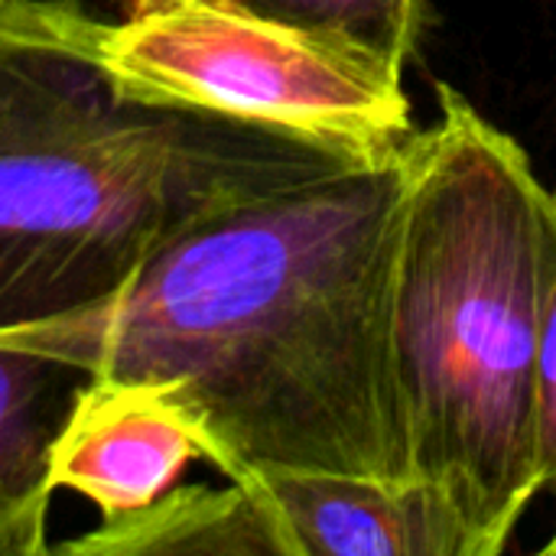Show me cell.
Returning a JSON list of instances; mask_svg holds the SVG:
<instances>
[{
	"label": "cell",
	"mask_w": 556,
	"mask_h": 556,
	"mask_svg": "<svg viewBox=\"0 0 556 556\" xmlns=\"http://www.w3.org/2000/svg\"><path fill=\"white\" fill-rule=\"evenodd\" d=\"M407 147L241 186L189 215L101 309L16 329L98 381L160 388L228 479H407L391 264Z\"/></svg>",
	"instance_id": "6da1fadb"
},
{
	"label": "cell",
	"mask_w": 556,
	"mask_h": 556,
	"mask_svg": "<svg viewBox=\"0 0 556 556\" xmlns=\"http://www.w3.org/2000/svg\"><path fill=\"white\" fill-rule=\"evenodd\" d=\"M407 143L391 264V365L414 479L498 556L541 489L538 358L556 270V189L525 147L440 85Z\"/></svg>",
	"instance_id": "7a4b0ae2"
},
{
	"label": "cell",
	"mask_w": 556,
	"mask_h": 556,
	"mask_svg": "<svg viewBox=\"0 0 556 556\" xmlns=\"http://www.w3.org/2000/svg\"><path fill=\"white\" fill-rule=\"evenodd\" d=\"M336 153L124 98L62 0H0V332L108 306L208 202Z\"/></svg>",
	"instance_id": "3957f363"
},
{
	"label": "cell",
	"mask_w": 556,
	"mask_h": 556,
	"mask_svg": "<svg viewBox=\"0 0 556 556\" xmlns=\"http://www.w3.org/2000/svg\"><path fill=\"white\" fill-rule=\"evenodd\" d=\"M75 46L124 94L267 127L336 153L404 150L417 127L404 72L228 0H130L98 20L62 0Z\"/></svg>",
	"instance_id": "277c9868"
},
{
	"label": "cell",
	"mask_w": 556,
	"mask_h": 556,
	"mask_svg": "<svg viewBox=\"0 0 556 556\" xmlns=\"http://www.w3.org/2000/svg\"><path fill=\"white\" fill-rule=\"evenodd\" d=\"M241 482L283 556H476L453 502L424 479L251 466Z\"/></svg>",
	"instance_id": "5b68a950"
},
{
	"label": "cell",
	"mask_w": 556,
	"mask_h": 556,
	"mask_svg": "<svg viewBox=\"0 0 556 556\" xmlns=\"http://www.w3.org/2000/svg\"><path fill=\"white\" fill-rule=\"evenodd\" d=\"M205 459L195 424L150 384L91 381L52 453V482L101 518L147 508Z\"/></svg>",
	"instance_id": "8992f818"
},
{
	"label": "cell",
	"mask_w": 556,
	"mask_h": 556,
	"mask_svg": "<svg viewBox=\"0 0 556 556\" xmlns=\"http://www.w3.org/2000/svg\"><path fill=\"white\" fill-rule=\"evenodd\" d=\"M91 381L68 352L0 332V556L52 551V453Z\"/></svg>",
	"instance_id": "52a82bcc"
},
{
	"label": "cell",
	"mask_w": 556,
	"mask_h": 556,
	"mask_svg": "<svg viewBox=\"0 0 556 556\" xmlns=\"http://www.w3.org/2000/svg\"><path fill=\"white\" fill-rule=\"evenodd\" d=\"M72 556H283L257 498L241 485H173L140 511L101 518L75 541L55 544Z\"/></svg>",
	"instance_id": "ba28073f"
},
{
	"label": "cell",
	"mask_w": 556,
	"mask_h": 556,
	"mask_svg": "<svg viewBox=\"0 0 556 556\" xmlns=\"http://www.w3.org/2000/svg\"><path fill=\"white\" fill-rule=\"evenodd\" d=\"M257 16L349 42L381 55L394 68H407L420 23L424 0H228Z\"/></svg>",
	"instance_id": "9c48e42d"
},
{
	"label": "cell",
	"mask_w": 556,
	"mask_h": 556,
	"mask_svg": "<svg viewBox=\"0 0 556 556\" xmlns=\"http://www.w3.org/2000/svg\"><path fill=\"white\" fill-rule=\"evenodd\" d=\"M538 469L541 489L556 498V270L551 280L538 358Z\"/></svg>",
	"instance_id": "30bf717a"
},
{
	"label": "cell",
	"mask_w": 556,
	"mask_h": 556,
	"mask_svg": "<svg viewBox=\"0 0 556 556\" xmlns=\"http://www.w3.org/2000/svg\"><path fill=\"white\" fill-rule=\"evenodd\" d=\"M541 554H547V556H556V531H554V538L541 547Z\"/></svg>",
	"instance_id": "8fae6325"
},
{
	"label": "cell",
	"mask_w": 556,
	"mask_h": 556,
	"mask_svg": "<svg viewBox=\"0 0 556 556\" xmlns=\"http://www.w3.org/2000/svg\"><path fill=\"white\" fill-rule=\"evenodd\" d=\"M111 3H117V0H111Z\"/></svg>",
	"instance_id": "7c38bea8"
}]
</instances>
